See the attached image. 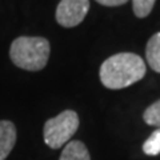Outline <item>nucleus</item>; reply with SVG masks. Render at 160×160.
<instances>
[{
  "mask_svg": "<svg viewBox=\"0 0 160 160\" xmlns=\"http://www.w3.org/2000/svg\"><path fill=\"white\" fill-rule=\"evenodd\" d=\"M146 75L144 60L136 53L122 52L104 60L100 67V80L109 89L126 88Z\"/></svg>",
  "mask_w": 160,
  "mask_h": 160,
  "instance_id": "obj_1",
  "label": "nucleus"
},
{
  "mask_svg": "<svg viewBox=\"0 0 160 160\" xmlns=\"http://www.w3.org/2000/svg\"><path fill=\"white\" fill-rule=\"evenodd\" d=\"M12 63L26 71H40L46 67L49 58V43L38 36H20L9 48Z\"/></svg>",
  "mask_w": 160,
  "mask_h": 160,
  "instance_id": "obj_2",
  "label": "nucleus"
},
{
  "mask_svg": "<svg viewBox=\"0 0 160 160\" xmlns=\"http://www.w3.org/2000/svg\"><path fill=\"white\" fill-rule=\"evenodd\" d=\"M79 128L78 113L67 109L58 116L49 119L44 124V143L49 148L58 149L66 146Z\"/></svg>",
  "mask_w": 160,
  "mask_h": 160,
  "instance_id": "obj_3",
  "label": "nucleus"
},
{
  "mask_svg": "<svg viewBox=\"0 0 160 160\" xmlns=\"http://www.w3.org/2000/svg\"><path fill=\"white\" fill-rule=\"evenodd\" d=\"M88 9V0H60L56 8V20L62 27H76L84 20Z\"/></svg>",
  "mask_w": 160,
  "mask_h": 160,
  "instance_id": "obj_4",
  "label": "nucleus"
},
{
  "mask_svg": "<svg viewBox=\"0 0 160 160\" xmlns=\"http://www.w3.org/2000/svg\"><path fill=\"white\" fill-rule=\"evenodd\" d=\"M16 143V128L12 122L0 120V160H6Z\"/></svg>",
  "mask_w": 160,
  "mask_h": 160,
  "instance_id": "obj_5",
  "label": "nucleus"
},
{
  "mask_svg": "<svg viewBox=\"0 0 160 160\" xmlns=\"http://www.w3.org/2000/svg\"><path fill=\"white\" fill-rule=\"evenodd\" d=\"M60 160H91V158L87 147L79 140H73V142H68L64 147L60 155Z\"/></svg>",
  "mask_w": 160,
  "mask_h": 160,
  "instance_id": "obj_6",
  "label": "nucleus"
},
{
  "mask_svg": "<svg viewBox=\"0 0 160 160\" xmlns=\"http://www.w3.org/2000/svg\"><path fill=\"white\" fill-rule=\"evenodd\" d=\"M147 62L155 72L160 73V32L155 33L147 43L146 48Z\"/></svg>",
  "mask_w": 160,
  "mask_h": 160,
  "instance_id": "obj_7",
  "label": "nucleus"
},
{
  "mask_svg": "<svg viewBox=\"0 0 160 160\" xmlns=\"http://www.w3.org/2000/svg\"><path fill=\"white\" fill-rule=\"evenodd\" d=\"M143 152L149 156H156L160 153V128L151 133L146 142L143 144Z\"/></svg>",
  "mask_w": 160,
  "mask_h": 160,
  "instance_id": "obj_8",
  "label": "nucleus"
},
{
  "mask_svg": "<svg viewBox=\"0 0 160 160\" xmlns=\"http://www.w3.org/2000/svg\"><path fill=\"white\" fill-rule=\"evenodd\" d=\"M143 119L148 126L160 128V100L155 102L146 109V112L143 115Z\"/></svg>",
  "mask_w": 160,
  "mask_h": 160,
  "instance_id": "obj_9",
  "label": "nucleus"
},
{
  "mask_svg": "<svg viewBox=\"0 0 160 160\" xmlns=\"http://www.w3.org/2000/svg\"><path fill=\"white\" fill-rule=\"evenodd\" d=\"M156 0H132L133 12L138 18H146L152 11Z\"/></svg>",
  "mask_w": 160,
  "mask_h": 160,
  "instance_id": "obj_10",
  "label": "nucleus"
},
{
  "mask_svg": "<svg viewBox=\"0 0 160 160\" xmlns=\"http://www.w3.org/2000/svg\"><path fill=\"white\" fill-rule=\"evenodd\" d=\"M99 4L106 7H116V6H122V4H126L128 0H96Z\"/></svg>",
  "mask_w": 160,
  "mask_h": 160,
  "instance_id": "obj_11",
  "label": "nucleus"
}]
</instances>
